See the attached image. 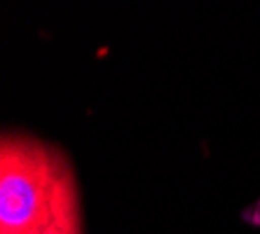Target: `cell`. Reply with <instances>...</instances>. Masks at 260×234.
Instances as JSON below:
<instances>
[{
  "label": "cell",
  "mask_w": 260,
  "mask_h": 234,
  "mask_svg": "<svg viewBox=\"0 0 260 234\" xmlns=\"http://www.w3.org/2000/svg\"><path fill=\"white\" fill-rule=\"evenodd\" d=\"M78 192L71 159L26 133L0 141V234H36Z\"/></svg>",
  "instance_id": "1"
},
{
  "label": "cell",
  "mask_w": 260,
  "mask_h": 234,
  "mask_svg": "<svg viewBox=\"0 0 260 234\" xmlns=\"http://www.w3.org/2000/svg\"><path fill=\"white\" fill-rule=\"evenodd\" d=\"M36 234H82V211H80V194L68 199L63 209L52 218L49 225H45Z\"/></svg>",
  "instance_id": "2"
}]
</instances>
